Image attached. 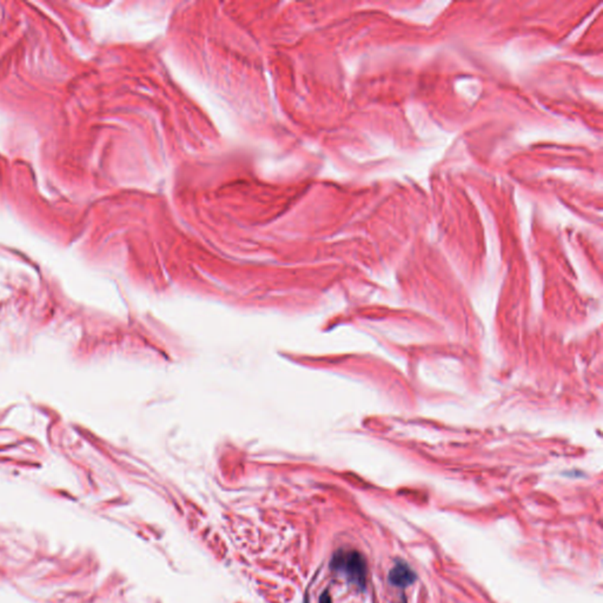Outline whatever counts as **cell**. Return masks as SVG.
Returning <instances> with one entry per match:
<instances>
[{"label": "cell", "instance_id": "6da1fadb", "mask_svg": "<svg viewBox=\"0 0 603 603\" xmlns=\"http://www.w3.org/2000/svg\"><path fill=\"white\" fill-rule=\"evenodd\" d=\"M332 569L343 573L346 579L364 590L367 585V562L361 553L356 551H341L336 553L330 562Z\"/></svg>", "mask_w": 603, "mask_h": 603}, {"label": "cell", "instance_id": "7a4b0ae2", "mask_svg": "<svg viewBox=\"0 0 603 603\" xmlns=\"http://www.w3.org/2000/svg\"><path fill=\"white\" fill-rule=\"evenodd\" d=\"M416 573L403 561H397L389 572V582L399 588H406L416 581Z\"/></svg>", "mask_w": 603, "mask_h": 603}, {"label": "cell", "instance_id": "3957f363", "mask_svg": "<svg viewBox=\"0 0 603 603\" xmlns=\"http://www.w3.org/2000/svg\"><path fill=\"white\" fill-rule=\"evenodd\" d=\"M320 603H332V597H330L328 593H323V594L320 595Z\"/></svg>", "mask_w": 603, "mask_h": 603}]
</instances>
